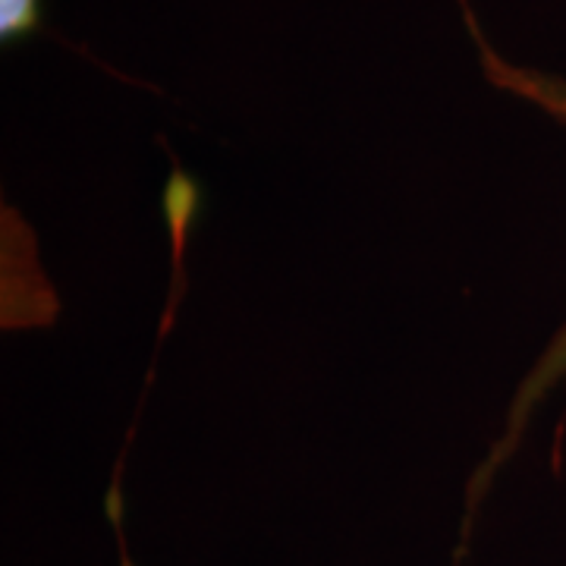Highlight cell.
Listing matches in <instances>:
<instances>
[{
    "label": "cell",
    "mask_w": 566,
    "mask_h": 566,
    "mask_svg": "<svg viewBox=\"0 0 566 566\" xmlns=\"http://www.w3.org/2000/svg\"><path fill=\"white\" fill-rule=\"evenodd\" d=\"M44 20L41 0H0V39L3 44H20L35 35Z\"/></svg>",
    "instance_id": "7a4b0ae2"
},
{
    "label": "cell",
    "mask_w": 566,
    "mask_h": 566,
    "mask_svg": "<svg viewBox=\"0 0 566 566\" xmlns=\"http://www.w3.org/2000/svg\"><path fill=\"white\" fill-rule=\"evenodd\" d=\"M460 10H463V22L469 29V35L479 48V61H482V70L491 85H497L506 95H516L520 102L532 104L538 111H545L547 117H554L557 123L566 126V80L554 76V73H545V70H532V66H523V63L506 61L504 54L485 39V32L479 29V20L472 13V3L469 0H460ZM566 381V324L551 337V344L545 346V353L538 356V363L528 368L526 381L520 385V390L513 394V403H510V412H506L504 434L491 444L488 450V460L479 465V472L472 475V485H469V494H465V504H469V516H465L463 535L469 532V523H472V513L475 506L482 504V494L491 485L494 472L504 465V460L516 450L523 431H526L528 419L538 406L545 403L547 394L557 385Z\"/></svg>",
    "instance_id": "6da1fadb"
}]
</instances>
